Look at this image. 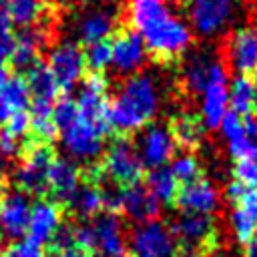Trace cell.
Masks as SVG:
<instances>
[{
	"instance_id": "cell-1",
	"label": "cell",
	"mask_w": 257,
	"mask_h": 257,
	"mask_svg": "<svg viewBox=\"0 0 257 257\" xmlns=\"http://www.w3.org/2000/svg\"><path fill=\"white\" fill-rule=\"evenodd\" d=\"M159 110V92L149 74L126 76L114 96H108V122L112 135L133 137L155 120Z\"/></svg>"
},
{
	"instance_id": "cell-2",
	"label": "cell",
	"mask_w": 257,
	"mask_h": 257,
	"mask_svg": "<svg viewBox=\"0 0 257 257\" xmlns=\"http://www.w3.org/2000/svg\"><path fill=\"white\" fill-rule=\"evenodd\" d=\"M139 36L143 38L145 52L151 60L163 66L179 64L193 44V30L183 20L173 16L171 10L145 24L139 30Z\"/></svg>"
},
{
	"instance_id": "cell-3",
	"label": "cell",
	"mask_w": 257,
	"mask_h": 257,
	"mask_svg": "<svg viewBox=\"0 0 257 257\" xmlns=\"http://www.w3.org/2000/svg\"><path fill=\"white\" fill-rule=\"evenodd\" d=\"M98 165L102 169L106 183H112L120 189L143 183L147 175V169L143 167L131 137L112 135L108 139V147L102 151L98 159Z\"/></svg>"
},
{
	"instance_id": "cell-4",
	"label": "cell",
	"mask_w": 257,
	"mask_h": 257,
	"mask_svg": "<svg viewBox=\"0 0 257 257\" xmlns=\"http://www.w3.org/2000/svg\"><path fill=\"white\" fill-rule=\"evenodd\" d=\"M56 153L52 145H42L30 137L22 139V151L18 157V167L14 171V183L18 191L34 197H46V173Z\"/></svg>"
},
{
	"instance_id": "cell-5",
	"label": "cell",
	"mask_w": 257,
	"mask_h": 257,
	"mask_svg": "<svg viewBox=\"0 0 257 257\" xmlns=\"http://www.w3.org/2000/svg\"><path fill=\"white\" fill-rule=\"evenodd\" d=\"M133 147L147 171L167 167L171 159L177 155L175 141L163 122H149L145 128L135 133L133 137Z\"/></svg>"
},
{
	"instance_id": "cell-6",
	"label": "cell",
	"mask_w": 257,
	"mask_h": 257,
	"mask_svg": "<svg viewBox=\"0 0 257 257\" xmlns=\"http://www.w3.org/2000/svg\"><path fill=\"white\" fill-rule=\"evenodd\" d=\"M128 247L133 257H177L179 251L169 225L159 219L135 225L128 235Z\"/></svg>"
},
{
	"instance_id": "cell-7",
	"label": "cell",
	"mask_w": 257,
	"mask_h": 257,
	"mask_svg": "<svg viewBox=\"0 0 257 257\" xmlns=\"http://www.w3.org/2000/svg\"><path fill=\"white\" fill-rule=\"evenodd\" d=\"M169 229L175 235L179 249L201 253L205 257H207V251L217 241V225L213 215L181 213Z\"/></svg>"
},
{
	"instance_id": "cell-8",
	"label": "cell",
	"mask_w": 257,
	"mask_h": 257,
	"mask_svg": "<svg viewBox=\"0 0 257 257\" xmlns=\"http://www.w3.org/2000/svg\"><path fill=\"white\" fill-rule=\"evenodd\" d=\"M104 141L106 139L100 135V131L78 114L74 122L66 131H62V147L74 161H80L82 165L100 159L104 151Z\"/></svg>"
},
{
	"instance_id": "cell-9",
	"label": "cell",
	"mask_w": 257,
	"mask_h": 257,
	"mask_svg": "<svg viewBox=\"0 0 257 257\" xmlns=\"http://www.w3.org/2000/svg\"><path fill=\"white\" fill-rule=\"evenodd\" d=\"M46 64L52 70L60 92H70L72 86L86 72L82 46L78 42H62V44H56L48 52Z\"/></svg>"
},
{
	"instance_id": "cell-10",
	"label": "cell",
	"mask_w": 257,
	"mask_h": 257,
	"mask_svg": "<svg viewBox=\"0 0 257 257\" xmlns=\"http://www.w3.org/2000/svg\"><path fill=\"white\" fill-rule=\"evenodd\" d=\"M110 48H112V60L110 64L114 66L116 74L120 76H133L139 72V68L143 66L147 52H145V44L143 38L139 36V32H135L133 28L120 24L112 36H110Z\"/></svg>"
},
{
	"instance_id": "cell-11",
	"label": "cell",
	"mask_w": 257,
	"mask_h": 257,
	"mask_svg": "<svg viewBox=\"0 0 257 257\" xmlns=\"http://www.w3.org/2000/svg\"><path fill=\"white\" fill-rule=\"evenodd\" d=\"M229 90H227V68L221 62H213L209 68V82L203 92L201 120L205 128H217L227 112Z\"/></svg>"
},
{
	"instance_id": "cell-12",
	"label": "cell",
	"mask_w": 257,
	"mask_h": 257,
	"mask_svg": "<svg viewBox=\"0 0 257 257\" xmlns=\"http://www.w3.org/2000/svg\"><path fill=\"white\" fill-rule=\"evenodd\" d=\"M229 66L237 76L257 78V28L241 26L233 30L225 42Z\"/></svg>"
},
{
	"instance_id": "cell-13",
	"label": "cell",
	"mask_w": 257,
	"mask_h": 257,
	"mask_svg": "<svg viewBox=\"0 0 257 257\" xmlns=\"http://www.w3.org/2000/svg\"><path fill=\"white\" fill-rule=\"evenodd\" d=\"M62 223H64V207L48 197H38L30 205L26 237L40 245H48L52 235Z\"/></svg>"
},
{
	"instance_id": "cell-14",
	"label": "cell",
	"mask_w": 257,
	"mask_h": 257,
	"mask_svg": "<svg viewBox=\"0 0 257 257\" xmlns=\"http://www.w3.org/2000/svg\"><path fill=\"white\" fill-rule=\"evenodd\" d=\"M30 205V197L18 189L0 195V237L16 241L26 235Z\"/></svg>"
},
{
	"instance_id": "cell-15",
	"label": "cell",
	"mask_w": 257,
	"mask_h": 257,
	"mask_svg": "<svg viewBox=\"0 0 257 257\" xmlns=\"http://www.w3.org/2000/svg\"><path fill=\"white\" fill-rule=\"evenodd\" d=\"M233 6L227 0H189V20L197 34L215 36L231 20Z\"/></svg>"
},
{
	"instance_id": "cell-16",
	"label": "cell",
	"mask_w": 257,
	"mask_h": 257,
	"mask_svg": "<svg viewBox=\"0 0 257 257\" xmlns=\"http://www.w3.org/2000/svg\"><path fill=\"white\" fill-rule=\"evenodd\" d=\"M175 205L181 209V213L215 215L221 205V195L207 177H201L193 183L181 185Z\"/></svg>"
},
{
	"instance_id": "cell-17",
	"label": "cell",
	"mask_w": 257,
	"mask_h": 257,
	"mask_svg": "<svg viewBox=\"0 0 257 257\" xmlns=\"http://www.w3.org/2000/svg\"><path fill=\"white\" fill-rule=\"evenodd\" d=\"M46 187H48L46 197L66 207L80 187V167L70 159L54 157L46 173Z\"/></svg>"
},
{
	"instance_id": "cell-18",
	"label": "cell",
	"mask_w": 257,
	"mask_h": 257,
	"mask_svg": "<svg viewBox=\"0 0 257 257\" xmlns=\"http://www.w3.org/2000/svg\"><path fill=\"white\" fill-rule=\"evenodd\" d=\"M96 235V251L100 257H122L126 251V233L120 215L100 213L92 221Z\"/></svg>"
},
{
	"instance_id": "cell-19",
	"label": "cell",
	"mask_w": 257,
	"mask_h": 257,
	"mask_svg": "<svg viewBox=\"0 0 257 257\" xmlns=\"http://www.w3.org/2000/svg\"><path fill=\"white\" fill-rule=\"evenodd\" d=\"M159 213H161V205L153 197V193L147 189L145 183H139V185H133V187H124L120 191L118 215H124L133 223L141 225V223L155 221L159 217Z\"/></svg>"
},
{
	"instance_id": "cell-20",
	"label": "cell",
	"mask_w": 257,
	"mask_h": 257,
	"mask_svg": "<svg viewBox=\"0 0 257 257\" xmlns=\"http://www.w3.org/2000/svg\"><path fill=\"white\" fill-rule=\"evenodd\" d=\"M181 70H179V86L187 96H199L205 92L209 82V68L213 64L211 56L207 52H191L181 58Z\"/></svg>"
},
{
	"instance_id": "cell-21",
	"label": "cell",
	"mask_w": 257,
	"mask_h": 257,
	"mask_svg": "<svg viewBox=\"0 0 257 257\" xmlns=\"http://www.w3.org/2000/svg\"><path fill=\"white\" fill-rule=\"evenodd\" d=\"M167 128H169V133L175 141L177 151L193 153L203 143L205 124H203L201 116L191 112V110H183V112L171 116L169 122H167Z\"/></svg>"
},
{
	"instance_id": "cell-22",
	"label": "cell",
	"mask_w": 257,
	"mask_h": 257,
	"mask_svg": "<svg viewBox=\"0 0 257 257\" xmlns=\"http://www.w3.org/2000/svg\"><path fill=\"white\" fill-rule=\"evenodd\" d=\"M4 6L14 28H30L50 20L52 0H6Z\"/></svg>"
},
{
	"instance_id": "cell-23",
	"label": "cell",
	"mask_w": 257,
	"mask_h": 257,
	"mask_svg": "<svg viewBox=\"0 0 257 257\" xmlns=\"http://www.w3.org/2000/svg\"><path fill=\"white\" fill-rule=\"evenodd\" d=\"M118 20L110 10H90L82 16V20L78 22V44L80 46H88L92 42L98 40H106L112 36V32L118 28Z\"/></svg>"
},
{
	"instance_id": "cell-24",
	"label": "cell",
	"mask_w": 257,
	"mask_h": 257,
	"mask_svg": "<svg viewBox=\"0 0 257 257\" xmlns=\"http://www.w3.org/2000/svg\"><path fill=\"white\" fill-rule=\"evenodd\" d=\"M22 76L28 84V90H30L32 98H44V100H52V102L58 98L60 88H58L56 78H54L52 70L48 68L46 60L40 58L38 62H34Z\"/></svg>"
},
{
	"instance_id": "cell-25",
	"label": "cell",
	"mask_w": 257,
	"mask_h": 257,
	"mask_svg": "<svg viewBox=\"0 0 257 257\" xmlns=\"http://www.w3.org/2000/svg\"><path fill=\"white\" fill-rule=\"evenodd\" d=\"M145 185L147 189L153 193V197L159 201V205H175L177 201V193L181 189L179 181L175 179V175L171 173L169 165L167 167H159V169H151L145 175Z\"/></svg>"
},
{
	"instance_id": "cell-26",
	"label": "cell",
	"mask_w": 257,
	"mask_h": 257,
	"mask_svg": "<svg viewBox=\"0 0 257 257\" xmlns=\"http://www.w3.org/2000/svg\"><path fill=\"white\" fill-rule=\"evenodd\" d=\"M66 209H70L76 217H80L84 221L94 219L96 215L102 213V191H100V187L80 183L76 195L70 199Z\"/></svg>"
},
{
	"instance_id": "cell-27",
	"label": "cell",
	"mask_w": 257,
	"mask_h": 257,
	"mask_svg": "<svg viewBox=\"0 0 257 257\" xmlns=\"http://www.w3.org/2000/svg\"><path fill=\"white\" fill-rule=\"evenodd\" d=\"M257 92V78L251 76H235L229 90L231 110L237 114H253V98Z\"/></svg>"
},
{
	"instance_id": "cell-28",
	"label": "cell",
	"mask_w": 257,
	"mask_h": 257,
	"mask_svg": "<svg viewBox=\"0 0 257 257\" xmlns=\"http://www.w3.org/2000/svg\"><path fill=\"white\" fill-rule=\"evenodd\" d=\"M0 96L4 98L6 106H8L12 112L28 110V104H30V98H32L24 76L18 74V72H12V74H10V78H8V80L4 82V86L0 88Z\"/></svg>"
},
{
	"instance_id": "cell-29",
	"label": "cell",
	"mask_w": 257,
	"mask_h": 257,
	"mask_svg": "<svg viewBox=\"0 0 257 257\" xmlns=\"http://www.w3.org/2000/svg\"><path fill=\"white\" fill-rule=\"evenodd\" d=\"M171 173L175 175V179L179 181V185H187V183H193L203 175V167H201V161L195 153H181V155H175L171 159V165H169Z\"/></svg>"
},
{
	"instance_id": "cell-30",
	"label": "cell",
	"mask_w": 257,
	"mask_h": 257,
	"mask_svg": "<svg viewBox=\"0 0 257 257\" xmlns=\"http://www.w3.org/2000/svg\"><path fill=\"white\" fill-rule=\"evenodd\" d=\"M82 54H84V68L88 72H104L106 66L112 60L110 38L92 42L88 46H82Z\"/></svg>"
},
{
	"instance_id": "cell-31",
	"label": "cell",
	"mask_w": 257,
	"mask_h": 257,
	"mask_svg": "<svg viewBox=\"0 0 257 257\" xmlns=\"http://www.w3.org/2000/svg\"><path fill=\"white\" fill-rule=\"evenodd\" d=\"M76 114H78L76 100L70 96V92H60L52 104V122L56 124V128L66 131L74 122Z\"/></svg>"
},
{
	"instance_id": "cell-32",
	"label": "cell",
	"mask_w": 257,
	"mask_h": 257,
	"mask_svg": "<svg viewBox=\"0 0 257 257\" xmlns=\"http://www.w3.org/2000/svg\"><path fill=\"white\" fill-rule=\"evenodd\" d=\"M28 137L42 145H52L58 137V128L52 122V116H30V133Z\"/></svg>"
},
{
	"instance_id": "cell-33",
	"label": "cell",
	"mask_w": 257,
	"mask_h": 257,
	"mask_svg": "<svg viewBox=\"0 0 257 257\" xmlns=\"http://www.w3.org/2000/svg\"><path fill=\"white\" fill-rule=\"evenodd\" d=\"M6 257H46V249L44 245L22 237L16 241H10L8 249H6Z\"/></svg>"
},
{
	"instance_id": "cell-34",
	"label": "cell",
	"mask_w": 257,
	"mask_h": 257,
	"mask_svg": "<svg viewBox=\"0 0 257 257\" xmlns=\"http://www.w3.org/2000/svg\"><path fill=\"white\" fill-rule=\"evenodd\" d=\"M10 137H14L16 141H22L28 137L30 133V114L28 110H18V112H12L10 118L6 120V124L2 126Z\"/></svg>"
},
{
	"instance_id": "cell-35",
	"label": "cell",
	"mask_w": 257,
	"mask_h": 257,
	"mask_svg": "<svg viewBox=\"0 0 257 257\" xmlns=\"http://www.w3.org/2000/svg\"><path fill=\"white\" fill-rule=\"evenodd\" d=\"M72 235H74V245L84 249L86 253H94L96 251V235H94V227L90 221H82L78 225L72 227Z\"/></svg>"
},
{
	"instance_id": "cell-36",
	"label": "cell",
	"mask_w": 257,
	"mask_h": 257,
	"mask_svg": "<svg viewBox=\"0 0 257 257\" xmlns=\"http://www.w3.org/2000/svg\"><path fill=\"white\" fill-rule=\"evenodd\" d=\"M233 179L243 183L247 189H255L257 187V165L251 163L249 159L235 161V165H233Z\"/></svg>"
},
{
	"instance_id": "cell-37",
	"label": "cell",
	"mask_w": 257,
	"mask_h": 257,
	"mask_svg": "<svg viewBox=\"0 0 257 257\" xmlns=\"http://www.w3.org/2000/svg\"><path fill=\"white\" fill-rule=\"evenodd\" d=\"M221 133L225 135V139L231 143V141H237L243 137V118L241 114L233 112V110H227L225 116L221 118Z\"/></svg>"
},
{
	"instance_id": "cell-38",
	"label": "cell",
	"mask_w": 257,
	"mask_h": 257,
	"mask_svg": "<svg viewBox=\"0 0 257 257\" xmlns=\"http://www.w3.org/2000/svg\"><path fill=\"white\" fill-rule=\"evenodd\" d=\"M82 88L88 90V92H94V94H104L108 96V90H110V82H108V76L104 72H84L82 74Z\"/></svg>"
},
{
	"instance_id": "cell-39",
	"label": "cell",
	"mask_w": 257,
	"mask_h": 257,
	"mask_svg": "<svg viewBox=\"0 0 257 257\" xmlns=\"http://www.w3.org/2000/svg\"><path fill=\"white\" fill-rule=\"evenodd\" d=\"M50 249L54 251V253H60V251H64V249H68V247H72L74 245V235H72V225H68V223H62L58 229H56V233L52 235V239H50Z\"/></svg>"
},
{
	"instance_id": "cell-40",
	"label": "cell",
	"mask_w": 257,
	"mask_h": 257,
	"mask_svg": "<svg viewBox=\"0 0 257 257\" xmlns=\"http://www.w3.org/2000/svg\"><path fill=\"white\" fill-rule=\"evenodd\" d=\"M20 151H22V141H16L4 128H0V159L2 161L18 159L20 157Z\"/></svg>"
},
{
	"instance_id": "cell-41",
	"label": "cell",
	"mask_w": 257,
	"mask_h": 257,
	"mask_svg": "<svg viewBox=\"0 0 257 257\" xmlns=\"http://www.w3.org/2000/svg\"><path fill=\"white\" fill-rule=\"evenodd\" d=\"M235 207H237L241 213H245L251 221L257 223V187H255V189H247L245 195L235 203Z\"/></svg>"
},
{
	"instance_id": "cell-42",
	"label": "cell",
	"mask_w": 257,
	"mask_h": 257,
	"mask_svg": "<svg viewBox=\"0 0 257 257\" xmlns=\"http://www.w3.org/2000/svg\"><path fill=\"white\" fill-rule=\"evenodd\" d=\"M255 147H257V143H253V141L241 137V139L229 143V155L233 157V161H241V159H247L249 153H251Z\"/></svg>"
},
{
	"instance_id": "cell-43",
	"label": "cell",
	"mask_w": 257,
	"mask_h": 257,
	"mask_svg": "<svg viewBox=\"0 0 257 257\" xmlns=\"http://www.w3.org/2000/svg\"><path fill=\"white\" fill-rule=\"evenodd\" d=\"M52 100L44 98H30L28 104V114L30 116H52Z\"/></svg>"
},
{
	"instance_id": "cell-44",
	"label": "cell",
	"mask_w": 257,
	"mask_h": 257,
	"mask_svg": "<svg viewBox=\"0 0 257 257\" xmlns=\"http://www.w3.org/2000/svg\"><path fill=\"white\" fill-rule=\"evenodd\" d=\"M14 38V26L10 24V18L6 14L4 0H0V40H12Z\"/></svg>"
},
{
	"instance_id": "cell-45",
	"label": "cell",
	"mask_w": 257,
	"mask_h": 257,
	"mask_svg": "<svg viewBox=\"0 0 257 257\" xmlns=\"http://www.w3.org/2000/svg\"><path fill=\"white\" fill-rule=\"evenodd\" d=\"M245 191H247V187H245L243 183H239V181L233 179V181H229V185L225 187V199L235 205V203L245 195Z\"/></svg>"
},
{
	"instance_id": "cell-46",
	"label": "cell",
	"mask_w": 257,
	"mask_h": 257,
	"mask_svg": "<svg viewBox=\"0 0 257 257\" xmlns=\"http://www.w3.org/2000/svg\"><path fill=\"white\" fill-rule=\"evenodd\" d=\"M243 137L257 143V114H243Z\"/></svg>"
},
{
	"instance_id": "cell-47",
	"label": "cell",
	"mask_w": 257,
	"mask_h": 257,
	"mask_svg": "<svg viewBox=\"0 0 257 257\" xmlns=\"http://www.w3.org/2000/svg\"><path fill=\"white\" fill-rule=\"evenodd\" d=\"M56 257H90V253H86L84 249H80V247L72 245V247H68V249H64V251L56 253Z\"/></svg>"
},
{
	"instance_id": "cell-48",
	"label": "cell",
	"mask_w": 257,
	"mask_h": 257,
	"mask_svg": "<svg viewBox=\"0 0 257 257\" xmlns=\"http://www.w3.org/2000/svg\"><path fill=\"white\" fill-rule=\"evenodd\" d=\"M243 257H257V233H255V235L245 243Z\"/></svg>"
},
{
	"instance_id": "cell-49",
	"label": "cell",
	"mask_w": 257,
	"mask_h": 257,
	"mask_svg": "<svg viewBox=\"0 0 257 257\" xmlns=\"http://www.w3.org/2000/svg\"><path fill=\"white\" fill-rule=\"evenodd\" d=\"M10 74H12V72H10L8 64H6L4 60H0V88H2V86H4V82L10 78Z\"/></svg>"
},
{
	"instance_id": "cell-50",
	"label": "cell",
	"mask_w": 257,
	"mask_h": 257,
	"mask_svg": "<svg viewBox=\"0 0 257 257\" xmlns=\"http://www.w3.org/2000/svg\"><path fill=\"white\" fill-rule=\"evenodd\" d=\"M2 175H4V161L0 159V185H2Z\"/></svg>"
},
{
	"instance_id": "cell-51",
	"label": "cell",
	"mask_w": 257,
	"mask_h": 257,
	"mask_svg": "<svg viewBox=\"0 0 257 257\" xmlns=\"http://www.w3.org/2000/svg\"><path fill=\"white\" fill-rule=\"evenodd\" d=\"M253 114H257V92H255V98H253Z\"/></svg>"
},
{
	"instance_id": "cell-52",
	"label": "cell",
	"mask_w": 257,
	"mask_h": 257,
	"mask_svg": "<svg viewBox=\"0 0 257 257\" xmlns=\"http://www.w3.org/2000/svg\"><path fill=\"white\" fill-rule=\"evenodd\" d=\"M0 257H6V253H4V251H0Z\"/></svg>"
},
{
	"instance_id": "cell-53",
	"label": "cell",
	"mask_w": 257,
	"mask_h": 257,
	"mask_svg": "<svg viewBox=\"0 0 257 257\" xmlns=\"http://www.w3.org/2000/svg\"><path fill=\"white\" fill-rule=\"evenodd\" d=\"M122 257H133V255H126V253H124V255H122Z\"/></svg>"
},
{
	"instance_id": "cell-54",
	"label": "cell",
	"mask_w": 257,
	"mask_h": 257,
	"mask_svg": "<svg viewBox=\"0 0 257 257\" xmlns=\"http://www.w3.org/2000/svg\"><path fill=\"white\" fill-rule=\"evenodd\" d=\"M227 2H237V0H227Z\"/></svg>"
},
{
	"instance_id": "cell-55",
	"label": "cell",
	"mask_w": 257,
	"mask_h": 257,
	"mask_svg": "<svg viewBox=\"0 0 257 257\" xmlns=\"http://www.w3.org/2000/svg\"><path fill=\"white\" fill-rule=\"evenodd\" d=\"M213 257H223V255H213Z\"/></svg>"
},
{
	"instance_id": "cell-56",
	"label": "cell",
	"mask_w": 257,
	"mask_h": 257,
	"mask_svg": "<svg viewBox=\"0 0 257 257\" xmlns=\"http://www.w3.org/2000/svg\"><path fill=\"white\" fill-rule=\"evenodd\" d=\"M56 2H66V0H56Z\"/></svg>"
}]
</instances>
